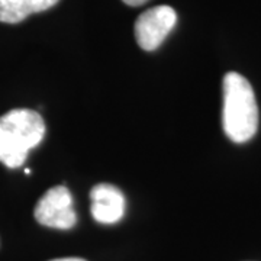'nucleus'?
<instances>
[{"mask_svg": "<svg viewBox=\"0 0 261 261\" xmlns=\"http://www.w3.org/2000/svg\"><path fill=\"white\" fill-rule=\"evenodd\" d=\"M45 135L42 116L31 109H13L0 116V163L20 167L29 151L41 144Z\"/></svg>", "mask_w": 261, "mask_h": 261, "instance_id": "nucleus-1", "label": "nucleus"}, {"mask_svg": "<svg viewBox=\"0 0 261 261\" xmlns=\"http://www.w3.org/2000/svg\"><path fill=\"white\" fill-rule=\"evenodd\" d=\"M222 123L226 137L237 144L251 140L258 128V108L251 84L233 71L224 77Z\"/></svg>", "mask_w": 261, "mask_h": 261, "instance_id": "nucleus-2", "label": "nucleus"}, {"mask_svg": "<svg viewBox=\"0 0 261 261\" xmlns=\"http://www.w3.org/2000/svg\"><path fill=\"white\" fill-rule=\"evenodd\" d=\"M34 215L38 224L56 229H71L77 222L73 209V196L65 186L49 189L38 200Z\"/></svg>", "mask_w": 261, "mask_h": 261, "instance_id": "nucleus-3", "label": "nucleus"}, {"mask_svg": "<svg viewBox=\"0 0 261 261\" xmlns=\"http://www.w3.org/2000/svg\"><path fill=\"white\" fill-rule=\"evenodd\" d=\"M177 22V13L170 6H157L141 13L135 22V38L144 51H154L163 44Z\"/></svg>", "mask_w": 261, "mask_h": 261, "instance_id": "nucleus-4", "label": "nucleus"}, {"mask_svg": "<svg viewBox=\"0 0 261 261\" xmlns=\"http://www.w3.org/2000/svg\"><path fill=\"white\" fill-rule=\"evenodd\" d=\"M92 215L99 224L112 225L119 222L125 215V196L109 183H100L90 190Z\"/></svg>", "mask_w": 261, "mask_h": 261, "instance_id": "nucleus-5", "label": "nucleus"}, {"mask_svg": "<svg viewBox=\"0 0 261 261\" xmlns=\"http://www.w3.org/2000/svg\"><path fill=\"white\" fill-rule=\"evenodd\" d=\"M60 0H0V22L19 23L34 13L51 9Z\"/></svg>", "mask_w": 261, "mask_h": 261, "instance_id": "nucleus-6", "label": "nucleus"}, {"mask_svg": "<svg viewBox=\"0 0 261 261\" xmlns=\"http://www.w3.org/2000/svg\"><path fill=\"white\" fill-rule=\"evenodd\" d=\"M125 5H128V6H134V8H137V6H142L144 3H147L148 0H122Z\"/></svg>", "mask_w": 261, "mask_h": 261, "instance_id": "nucleus-7", "label": "nucleus"}, {"mask_svg": "<svg viewBox=\"0 0 261 261\" xmlns=\"http://www.w3.org/2000/svg\"><path fill=\"white\" fill-rule=\"evenodd\" d=\"M51 261H86L83 258H77V257H65V258H57V260Z\"/></svg>", "mask_w": 261, "mask_h": 261, "instance_id": "nucleus-8", "label": "nucleus"}]
</instances>
